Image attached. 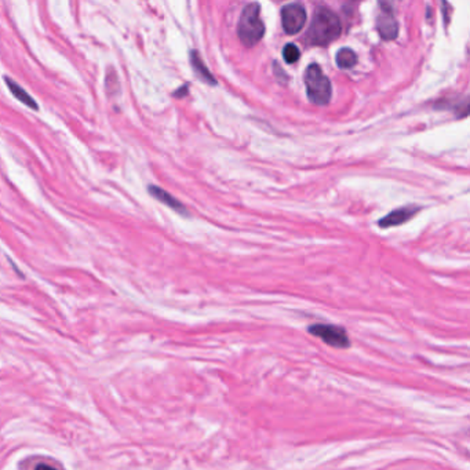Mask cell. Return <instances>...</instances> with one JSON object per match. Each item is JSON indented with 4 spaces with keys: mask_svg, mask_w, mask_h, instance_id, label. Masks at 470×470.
<instances>
[{
    "mask_svg": "<svg viewBox=\"0 0 470 470\" xmlns=\"http://www.w3.org/2000/svg\"><path fill=\"white\" fill-rule=\"evenodd\" d=\"M342 32L338 15L328 7H318L314 13L307 39L314 46H327L337 40Z\"/></svg>",
    "mask_w": 470,
    "mask_h": 470,
    "instance_id": "cell-1",
    "label": "cell"
},
{
    "mask_svg": "<svg viewBox=\"0 0 470 470\" xmlns=\"http://www.w3.org/2000/svg\"><path fill=\"white\" fill-rule=\"evenodd\" d=\"M261 7L258 3L247 4L240 15L237 25V35L245 47L255 46L265 35V24L261 17Z\"/></svg>",
    "mask_w": 470,
    "mask_h": 470,
    "instance_id": "cell-2",
    "label": "cell"
},
{
    "mask_svg": "<svg viewBox=\"0 0 470 470\" xmlns=\"http://www.w3.org/2000/svg\"><path fill=\"white\" fill-rule=\"evenodd\" d=\"M307 94L311 102L318 106H324L330 102L332 95V86L317 64H311L305 72Z\"/></svg>",
    "mask_w": 470,
    "mask_h": 470,
    "instance_id": "cell-3",
    "label": "cell"
},
{
    "mask_svg": "<svg viewBox=\"0 0 470 470\" xmlns=\"http://www.w3.org/2000/svg\"><path fill=\"white\" fill-rule=\"evenodd\" d=\"M309 332L316 338H320L323 342H325L330 346L345 349L350 346L349 337L346 331L334 324H314L309 327Z\"/></svg>",
    "mask_w": 470,
    "mask_h": 470,
    "instance_id": "cell-4",
    "label": "cell"
},
{
    "mask_svg": "<svg viewBox=\"0 0 470 470\" xmlns=\"http://www.w3.org/2000/svg\"><path fill=\"white\" fill-rule=\"evenodd\" d=\"M282 25L286 33L295 35L302 31L307 22V10L300 3H291L282 8Z\"/></svg>",
    "mask_w": 470,
    "mask_h": 470,
    "instance_id": "cell-5",
    "label": "cell"
},
{
    "mask_svg": "<svg viewBox=\"0 0 470 470\" xmlns=\"http://www.w3.org/2000/svg\"><path fill=\"white\" fill-rule=\"evenodd\" d=\"M381 13L377 19V28L384 40H393L398 35V22L393 13L392 4L381 3Z\"/></svg>",
    "mask_w": 470,
    "mask_h": 470,
    "instance_id": "cell-6",
    "label": "cell"
},
{
    "mask_svg": "<svg viewBox=\"0 0 470 470\" xmlns=\"http://www.w3.org/2000/svg\"><path fill=\"white\" fill-rule=\"evenodd\" d=\"M419 211L418 207H403L397 209L392 213H389L387 217L380 220V227L381 228H392V227H398L407 221H410L416 213Z\"/></svg>",
    "mask_w": 470,
    "mask_h": 470,
    "instance_id": "cell-7",
    "label": "cell"
},
{
    "mask_svg": "<svg viewBox=\"0 0 470 470\" xmlns=\"http://www.w3.org/2000/svg\"><path fill=\"white\" fill-rule=\"evenodd\" d=\"M149 193H151L156 200L161 202V203L165 204V206H168V207L172 209L174 211H178V213H181V214L188 216L185 206H184L179 200H177L174 196H171L168 192H165L164 189H161V188H159V186H155V185H151V186H149Z\"/></svg>",
    "mask_w": 470,
    "mask_h": 470,
    "instance_id": "cell-8",
    "label": "cell"
},
{
    "mask_svg": "<svg viewBox=\"0 0 470 470\" xmlns=\"http://www.w3.org/2000/svg\"><path fill=\"white\" fill-rule=\"evenodd\" d=\"M6 84L8 86V88H10V91H11V94L19 101V102H22V104H25L26 106H29L31 109H35V111H38L39 109V106H38V104H36V101L18 84V83H15L14 80H11L10 78H6Z\"/></svg>",
    "mask_w": 470,
    "mask_h": 470,
    "instance_id": "cell-9",
    "label": "cell"
},
{
    "mask_svg": "<svg viewBox=\"0 0 470 470\" xmlns=\"http://www.w3.org/2000/svg\"><path fill=\"white\" fill-rule=\"evenodd\" d=\"M191 64H192L193 71L199 76V79H202L203 81H206V83H209L211 86L217 84L216 79L213 78L211 72L204 65V63L202 61V58H200V56H199L197 51H191Z\"/></svg>",
    "mask_w": 470,
    "mask_h": 470,
    "instance_id": "cell-10",
    "label": "cell"
},
{
    "mask_svg": "<svg viewBox=\"0 0 470 470\" xmlns=\"http://www.w3.org/2000/svg\"><path fill=\"white\" fill-rule=\"evenodd\" d=\"M335 61L341 70H350L357 64V56L352 49L343 47L337 53Z\"/></svg>",
    "mask_w": 470,
    "mask_h": 470,
    "instance_id": "cell-11",
    "label": "cell"
},
{
    "mask_svg": "<svg viewBox=\"0 0 470 470\" xmlns=\"http://www.w3.org/2000/svg\"><path fill=\"white\" fill-rule=\"evenodd\" d=\"M283 57L287 64H295L301 58V50L297 44L289 43L283 50Z\"/></svg>",
    "mask_w": 470,
    "mask_h": 470,
    "instance_id": "cell-12",
    "label": "cell"
},
{
    "mask_svg": "<svg viewBox=\"0 0 470 470\" xmlns=\"http://www.w3.org/2000/svg\"><path fill=\"white\" fill-rule=\"evenodd\" d=\"M188 92V86H185V87H181V90L179 91H177L174 95L175 97H182V95H185Z\"/></svg>",
    "mask_w": 470,
    "mask_h": 470,
    "instance_id": "cell-13",
    "label": "cell"
},
{
    "mask_svg": "<svg viewBox=\"0 0 470 470\" xmlns=\"http://www.w3.org/2000/svg\"><path fill=\"white\" fill-rule=\"evenodd\" d=\"M35 470H57V469H54V468H51V467H49V465H46V464H40V465H38V467H36V469Z\"/></svg>",
    "mask_w": 470,
    "mask_h": 470,
    "instance_id": "cell-14",
    "label": "cell"
}]
</instances>
